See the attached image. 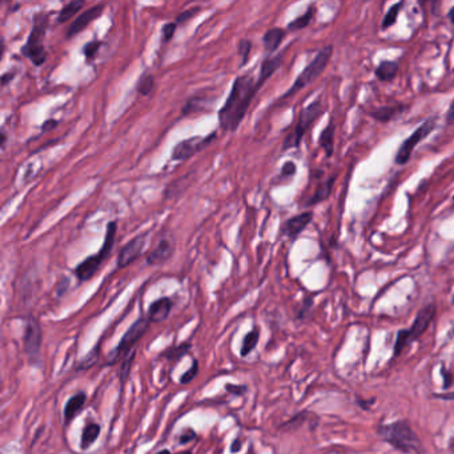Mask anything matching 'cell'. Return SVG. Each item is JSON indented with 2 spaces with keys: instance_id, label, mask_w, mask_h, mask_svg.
Here are the masks:
<instances>
[{
  "instance_id": "6da1fadb",
  "label": "cell",
  "mask_w": 454,
  "mask_h": 454,
  "mask_svg": "<svg viewBox=\"0 0 454 454\" xmlns=\"http://www.w3.org/2000/svg\"><path fill=\"white\" fill-rule=\"evenodd\" d=\"M262 85L252 75L237 76L230 88L224 107L219 111L220 128L226 132H235L242 124L252 100Z\"/></svg>"
},
{
  "instance_id": "7a4b0ae2",
  "label": "cell",
  "mask_w": 454,
  "mask_h": 454,
  "mask_svg": "<svg viewBox=\"0 0 454 454\" xmlns=\"http://www.w3.org/2000/svg\"><path fill=\"white\" fill-rule=\"evenodd\" d=\"M377 433L384 441L403 453H422L421 439L406 420L381 425L378 426Z\"/></svg>"
},
{
  "instance_id": "3957f363",
  "label": "cell",
  "mask_w": 454,
  "mask_h": 454,
  "mask_svg": "<svg viewBox=\"0 0 454 454\" xmlns=\"http://www.w3.org/2000/svg\"><path fill=\"white\" fill-rule=\"evenodd\" d=\"M116 232H117V223L116 221H111L108 226H107V232H106V237H104V242H103V245L101 248L99 249L98 253L87 258L85 260H83L81 264L75 268L74 274L75 276L78 277V280L81 283H84V281H88L91 280L92 277L96 275L101 264L106 261V260L110 258L112 249H114L115 239H116Z\"/></svg>"
},
{
  "instance_id": "277c9868",
  "label": "cell",
  "mask_w": 454,
  "mask_h": 454,
  "mask_svg": "<svg viewBox=\"0 0 454 454\" xmlns=\"http://www.w3.org/2000/svg\"><path fill=\"white\" fill-rule=\"evenodd\" d=\"M47 27H49L47 14H43V12L35 14L33 31L30 33L26 44L20 49L22 55L28 58L33 65H37V67L44 65L47 60V51L43 44Z\"/></svg>"
},
{
  "instance_id": "5b68a950",
  "label": "cell",
  "mask_w": 454,
  "mask_h": 454,
  "mask_svg": "<svg viewBox=\"0 0 454 454\" xmlns=\"http://www.w3.org/2000/svg\"><path fill=\"white\" fill-rule=\"evenodd\" d=\"M332 53H333V46H326L321 49L316 55V58L301 71V74L296 78V81H293L292 87L281 96V99L292 98L293 95H296L299 91L304 90L310 83L316 81L326 68L332 58Z\"/></svg>"
},
{
  "instance_id": "8992f818",
  "label": "cell",
  "mask_w": 454,
  "mask_h": 454,
  "mask_svg": "<svg viewBox=\"0 0 454 454\" xmlns=\"http://www.w3.org/2000/svg\"><path fill=\"white\" fill-rule=\"evenodd\" d=\"M435 314H436V305L428 304L419 312L410 329H403L398 332L397 340L394 344V357L400 356L409 342H413L419 337H421L422 335L428 330L432 320L435 319Z\"/></svg>"
},
{
  "instance_id": "52a82bcc",
  "label": "cell",
  "mask_w": 454,
  "mask_h": 454,
  "mask_svg": "<svg viewBox=\"0 0 454 454\" xmlns=\"http://www.w3.org/2000/svg\"><path fill=\"white\" fill-rule=\"evenodd\" d=\"M149 324L151 323H149V320L146 317H140L133 324L131 325L130 329L124 333V336L121 337V340L117 344L116 349L110 355L108 364L112 365L115 362H117L120 360H124L126 357L130 356L132 352H135V345L146 335Z\"/></svg>"
},
{
  "instance_id": "ba28073f",
  "label": "cell",
  "mask_w": 454,
  "mask_h": 454,
  "mask_svg": "<svg viewBox=\"0 0 454 454\" xmlns=\"http://www.w3.org/2000/svg\"><path fill=\"white\" fill-rule=\"evenodd\" d=\"M323 114H324V107H323L320 99L314 100L313 103L309 104L308 107H305L300 114L299 121L296 124V128L293 131L292 135L289 137H287L283 149L287 151L289 146H300L304 135L308 132L309 128L314 124V121Z\"/></svg>"
},
{
  "instance_id": "9c48e42d",
  "label": "cell",
  "mask_w": 454,
  "mask_h": 454,
  "mask_svg": "<svg viewBox=\"0 0 454 454\" xmlns=\"http://www.w3.org/2000/svg\"><path fill=\"white\" fill-rule=\"evenodd\" d=\"M436 124H437V119L429 117L407 139H405L396 153V159H394L396 164L405 165L406 162L410 160L412 153L417 144H420L433 131L436 130Z\"/></svg>"
},
{
  "instance_id": "30bf717a",
  "label": "cell",
  "mask_w": 454,
  "mask_h": 454,
  "mask_svg": "<svg viewBox=\"0 0 454 454\" xmlns=\"http://www.w3.org/2000/svg\"><path fill=\"white\" fill-rule=\"evenodd\" d=\"M23 345L30 364L33 367H40L42 365V329L39 323L33 317H30L26 324Z\"/></svg>"
},
{
  "instance_id": "8fae6325",
  "label": "cell",
  "mask_w": 454,
  "mask_h": 454,
  "mask_svg": "<svg viewBox=\"0 0 454 454\" xmlns=\"http://www.w3.org/2000/svg\"><path fill=\"white\" fill-rule=\"evenodd\" d=\"M215 137H216V132H213L205 137H191V139H185V140L180 142L172 151V160L174 162L188 160L190 158L195 156L196 153H199L200 151H203L204 148L210 146L215 140Z\"/></svg>"
},
{
  "instance_id": "7c38bea8",
  "label": "cell",
  "mask_w": 454,
  "mask_h": 454,
  "mask_svg": "<svg viewBox=\"0 0 454 454\" xmlns=\"http://www.w3.org/2000/svg\"><path fill=\"white\" fill-rule=\"evenodd\" d=\"M146 243V233L137 235L133 237L128 243L126 244L117 256V267L119 268H126L131 265L135 260L139 259V256L143 253L144 246Z\"/></svg>"
},
{
  "instance_id": "4fadbf2b",
  "label": "cell",
  "mask_w": 454,
  "mask_h": 454,
  "mask_svg": "<svg viewBox=\"0 0 454 454\" xmlns=\"http://www.w3.org/2000/svg\"><path fill=\"white\" fill-rule=\"evenodd\" d=\"M103 11H104V4H96V6H92L91 8H88L87 11H84L83 14H81L79 17H76V19L71 23V26H69V28H68V31H67V39H71V37L79 35V33H81L84 28H87V27H88V26L95 20V19L101 17Z\"/></svg>"
},
{
  "instance_id": "5bb4252c",
  "label": "cell",
  "mask_w": 454,
  "mask_h": 454,
  "mask_svg": "<svg viewBox=\"0 0 454 454\" xmlns=\"http://www.w3.org/2000/svg\"><path fill=\"white\" fill-rule=\"evenodd\" d=\"M313 220V212H303L297 216L288 219L281 228V233L288 239L294 240L305 228L308 227L310 221Z\"/></svg>"
},
{
  "instance_id": "9a60e30c",
  "label": "cell",
  "mask_w": 454,
  "mask_h": 454,
  "mask_svg": "<svg viewBox=\"0 0 454 454\" xmlns=\"http://www.w3.org/2000/svg\"><path fill=\"white\" fill-rule=\"evenodd\" d=\"M175 242L171 237H162L156 248L148 255L146 262L149 265H160L171 259L175 253Z\"/></svg>"
},
{
  "instance_id": "2e32d148",
  "label": "cell",
  "mask_w": 454,
  "mask_h": 454,
  "mask_svg": "<svg viewBox=\"0 0 454 454\" xmlns=\"http://www.w3.org/2000/svg\"><path fill=\"white\" fill-rule=\"evenodd\" d=\"M172 300L169 297H162L155 300L149 308H148V313H146V319L149 320V323H162L164 320L168 319L171 310H172Z\"/></svg>"
},
{
  "instance_id": "e0dca14e",
  "label": "cell",
  "mask_w": 454,
  "mask_h": 454,
  "mask_svg": "<svg viewBox=\"0 0 454 454\" xmlns=\"http://www.w3.org/2000/svg\"><path fill=\"white\" fill-rule=\"evenodd\" d=\"M87 401V394L84 392H78L69 400L65 403V421L67 425L72 421L85 405Z\"/></svg>"
},
{
  "instance_id": "ac0fdd59",
  "label": "cell",
  "mask_w": 454,
  "mask_h": 454,
  "mask_svg": "<svg viewBox=\"0 0 454 454\" xmlns=\"http://www.w3.org/2000/svg\"><path fill=\"white\" fill-rule=\"evenodd\" d=\"M283 53H278L276 56H269L262 63H261V68H260V75L258 78L260 84L262 85L265 81H268L277 69L280 68V65L283 63Z\"/></svg>"
},
{
  "instance_id": "d6986e66",
  "label": "cell",
  "mask_w": 454,
  "mask_h": 454,
  "mask_svg": "<svg viewBox=\"0 0 454 454\" xmlns=\"http://www.w3.org/2000/svg\"><path fill=\"white\" fill-rule=\"evenodd\" d=\"M287 36V31L283 28H272L269 31H267L265 35L262 36V43H264V49L268 53H274L276 52L278 47L281 46L283 40Z\"/></svg>"
},
{
  "instance_id": "ffe728a7",
  "label": "cell",
  "mask_w": 454,
  "mask_h": 454,
  "mask_svg": "<svg viewBox=\"0 0 454 454\" xmlns=\"http://www.w3.org/2000/svg\"><path fill=\"white\" fill-rule=\"evenodd\" d=\"M406 110H407V107L403 106V104L394 106V107L388 106V107H381V108H378L376 111H372V112H369V115L373 117L374 120H377V121L388 123L390 120L396 119L397 116L404 114Z\"/></svg>"
},
{
  "instance_id": "44dd1931",
  "label": "cell",
  "mask_w": 454,
  "mask_h": 454,
  "mask_svg": "<svg viewBox=\"0 0 454 454\" xmlns=\"http://www.w3.org/2000/svg\"><path fill=\"white\" fill-rule=\"evenodd\" d=\"M335 133H336V126L330 119V121L328 123L326 128L321 132L319 139V144L324 149L326 158H330L335 152Z\"/></svg>"
},
{
  "instance_id": "7402d4cb",
  "label": "cell",
  "mask_w": 454,
  "mask_h": 454,
  "mask_svg": "<svg viewBox=\"0 0 454 454\" xmlns=\"http://www.w3.org/2000/svg\"><path fill=\"white\" fill-rule=\"evenodd\" d=\"M336 178H337L336 175H332L326 181L319 184V187L316 188L314 194L309 199L307 205H316V204H319V203L326 200L330 196V194H332V190H333Z\"/></svg>"
},
{
  "instance_id": "603a6c76",
  "label": "cell",
  "mask_w": 454,
  "mask_h": 454,
  "mask_svg": "<svg viewBox=\"0 0 454 454\" xmlns=\"http://www.w3.org/2000/svg\"><path fill=\"white\" fill-rule=\"evenodd\" d=\"M101 432L100 425L96 422H90L84 426L83 433H81V451H87L90 449L98 439Z\"/></svg>"
},
{
  "instance_id": "cb8c5ba5",
  "label": "cell",
  "mask_w": 454,
  "mask_h": 454,
  "mask_svg": "<svg viewBox=\"0 0 454 454\" xmlns=\"http://www.w3.org/2000/svg\"><path fill=\"white\" fill-rule=\"evenodd\" d=\"M398 69H400V65L397 62L384 60L376 68L374 75L380 81H392L397 76Z\"/></svg>"
},
{
  "instance_id": "d4e9b609",
  "label": "cell",
  "mask_w": 454,
  "mask_h": 454,
  "mask_svg": "<svg viewBox=\"0 0 454 454\" xmlns=\"http://www.w3.org/2000/svg\"><path fill=\"white\" fill-rule=\"evenodd\" d=\"M314 15H316V7L314 6H309L307 12L303 14L301 17H296L293 22H291L288 24V28L287 30L291 31V33H296V31H300V30L308 27L309 23L312 22V19H313Z\"/></svg>"
},
{
  "instance_id": "484cf974",
  "label": "cell",
  "mask_w": 454,
  "mask_h": 454,
  "mask_svg": "<svg viewBox=\"0 0 454 454\" xmlns=\"http://www.w3.org/2000/svg\"><path fill=\"white\" fill-rule=\"evenodd\" d=\"M84 6V1L83 0H75V1H71L68 4H65V7L59 11V15H58V23L62 24V23H65L68 22L69 19L75 17L81 8Z\"/></svg>"
},
{
  "instance_id": "4316f807",
  "label": "cell",
  "mask_w": 454,
  "mask_h": 454,
  "mask_svg": "<svg viewBox=\"0 0 454 454\" xmlns=\"http://www.w3.org/2000/svg\"><path fill=\"white\" fill-rule=\"evenodd\" d=\"M260 340V330L258 328L252 329L251 332H248L244 337L243 345H242V351L240 355L242 357H246L251 352H253L258 346Z\"/></svg>"
},
{
  "instance_id": "83f0119b",
  "label": "cell",
  "mask_w": 454,
  "mask_h": 454,
  "mask_svg": "<svg viewBox=\"0 0 454 454\" xmlns=\"http://www.w3.org/2000/svg\"><path fill=\"white\" fill-rule=\"evenodd\" d=\"M191 344L190 342H184L181 345H178V346H172L169 349H167L164 353H162V357H165L167 360L172 361V362H176L180 358H183V356H185L190 349H191Z\"/></svg>"
},
{
  "instance_id": "f1b7e54d",
  "label": "cell",
  "mask_w": 454,
  "mask_h": 454,
  "mask_svg": "<svg viewBox=\"0 0 454 454\" xmlns=\"http://www.w3.org/2000/svg\"><path fill=\"white\" fill-rule=\"evenodd\" d=\"M191 176H192V174H188V175H185L184 178H178L176 181H174L172 184H169L168 188L165 190L164 197H165V199H172V197L178 196V194H181V191L185 190V188L181 187V185H183V184H184V185H190V183H191Z\"/></svg>"
},
{
  "instance_id": "f546056e",
  "label": "cell",
  "mask_w": 454,
  "mask_h": 454,
  "mask_svg": "<svg viewBox=\"0 0 454 454\" xmlns=\"http://www.w3.org/2000/svg\"><path fill=\"white\" fill-rule=\"evenodd\" d=\"M204 107H207V99L205 98H194L190 99L185 106L183 107V116H187V115L195 114V112H199V111H203Z\"/></svg>"
},
{
  "instance_id": "4dcf8cb0",
  "label": "cell",
  "mask_w": 454,
  "mask_h": 454,
  "mask_svg": "<svg viewBox=\"0 0 454 454\" xmlns=\"http://www.w3.org/2000/svg\"><path fill=\"white\" fill-rule=\"evenodd\" d=\"M155 88V78L153 75L148 74V72H144L140 79H139V83H137V91L140 95L143 96H148Z\"/></svg>"
},
{
  "instance_id": "1f68e13d",
  "label": "cell",
  "mask_w": 454,
  "mask_h": 454,
  "mask_svg": "<svg viewBox=\"0 0 454 454\" xmlns=\"http://www.w3.org/2000/svg\"><path fill=\"white\" fill-rule=\"evenodd\" d=\"M403 6H404V3L401 1V3H396V4H393L390 7L389 11L387 12V15H385L384 20H382V26H381L382 30H388L389 27L396 24L397 17H398V14H400V10L403 8Z\"/></svg>"
},
{
  "instance_id": "d6a6232c",
  "label": "cell",
  "mask_w": 454,
  "mask_h": 454,
  "mask_svg": "<svg viewBox=\"0 0 454 454\" xmlns=\"http://www.w3.org/2000/svg\"><path fill=\"white\" fill-rule=\"evenodd\" d=\"M135 360V352H132L130 356L126 357L123 360V364H121V368L119 369V378H120V384L124 385L126 381L128 380V376H130L131 367H132V362Z\"/></svg>"
},
{
  "instance_id": "836d02e7",
  "label": "cell",
  "mask_w": 454,
  "mask_h": 454,
  "mask_svg": "<svg viewBox=\"0 0 454 454\" xmlns=\"http://www.w3.org/2000/svg\"><path fill=\"white\" fill-rule=\"evenodd\" d=\"M197 374H199V362H197V360H194L192 367H191L185 373L181 376V378H180V384L187 385V384L192 382V381L195 380Z\"/></svg>"
},
{
  "instance_id": "e575fe53",
  "label": "cell",
  "mask_w": 454,
  "mask_h": 454,
  "mask_svg": "<svg viewBox=\"0 0 454 454\" xmlns=\"http://www.w3.org/2000/svg\"><path fill=\"white\" fill-rule=\"evenodd\" d=\"M100 46H101L100 42L94 40V42H90V43L83 49V53H84V56H85V59H87L88 62H91V60L96 56Z\"/></svg>"
},
{
  "instance_id": "d590c367",
  "label": "cell",
  "mask_w": 454,
  "mask_h": 454,
  "mask_svg": "<svg viewBox=\"0 0 454 454\" xmlns=\"http://www.w3.org/2000/svg\"><path fill=\"white\" fill-rule=\"evenodd\" d=\"M176 28H178V24H176V23H167V24H164V26H162V43H167V42H169V40L174 37V35H175Z\"/></svg>"
},
{
  "instance_id": "8d00e7d4",
  "label": "cell",
  "mask_w": 454,
  "mask_h": 454,
  "mask_svg": "<svg viewBox=\"0 0 454 454\" xmlns=\"http://www.w3.org/2000/svg\"><path fill=\"white\" fill-rule=\"evenodd\" d=\"M239 55L242 56V65H245L248 62L249 58V52L252 49V43L249 40H242L239 43Z\"/></svg>"
},
{
  "instance_id": "74e56055",
  "label": "cell",
  "mask_w": 454,
  "mask_h": 454,
  "mask_svg": "<svg viewBox=\"0 0 454 454\" xmlns=\"http://www.w3.org/2000/svg\"><path fill=\"white\" fill-rule=\"evenodd\" d=\"M99 351L98 349H94L92 352L88 353V356L85 357L79 365V369H88L91 368L96 361H98Z\"/></svg>"
},
{
  "instance_id": "f35d334b",
  "label": "cell",
  "mask_w": 454,
  "mask_h": 454,
  "mask_svg": "<svg viewBox=\"0 0 454 454\" xmlns=\"http://www.w3.org/2000/svg\"><path fill=\"white\" fill-rule=\"evenodd\" d=\"M196 438V432L194 430V429H191V428H187L181 435H180V437H178V444L180 445H185V444H190V442H192L194 439Z\"/></svg>"
},
{
  "instance_id": "ab89813d",
  "label": "cell",
  "mask_w": 454,
  "mask_h": 454,
  "mask_svg": "<svg viewBox=\"0 0 454 454\" xmlns=\"http://www.w3.org/2000/svg\"><path fill=\"white\" fill-rule=\"evenodd\" d=\"M199 11H200V8L196 7V8H192V10H187V11H184V12H181V14L178 15V19H176V24L178 26V24H183V23L188 22L191 17H195Z\"/></svg>"
},
{
  "instance_id": "60d3db41",
  "label": "cell",
  "mask_w": 454,
  "mask_h": 454,
  "mask_svg": "<svg viewBox=\"0 0 454 454\" xmlns=\"http://www.w3.org/2000/svg\"><path fill=\"white\" fill-rule=\"evenodd\" d=\"M226 389H227L228 393H230V394H233V396H237V397H240V396H243V394L246 393L248 388H246V385H235V384H227V385H226Z\"/></svg>"
},
{
  "instance_id": "b9f144b4",
  "label": "cell",
  "mask_w": 454,
  "mask_h": 454,
  "mask_svg": "<svg viewBox=\"0 0 454 454\" xmlns=\"http://www.w3.org/2000/svg\"><path fill=\"white\" fill-rule=\"evenodd\" d=\"M296 174V164L293 162H287L283 165L281 169V176L284 178H292Z\"/></svg>"
},
{
  "instance_id": "7bdbcfd3",
  "label": "cell",
  "mask_w": 454,
  "mask_h": 454,
  "mask_svg": "<svg viewBox=\"0 0 454 454\" xmlns=\"http://www.w3.org/2000/svg\"><path fill=\"white\" fill-rule=\"evenodd\" d=\"M441 374H442V377H444V388L448 389V388L453 384V376H452V373H451L445 367H442Z\"/></svg>"
},
{
  "instance_id": "ee69618b",
  "label": "cell",
  "mask_w": 454,
  "mask_h": 454,
  "mask_svg": "<svg viewBox=\"0 0 454 454\" xmlns=\"http://www.w3.org/2000/svg\"><path fill=\"white\" fill-rule=\"evenodd\" d=\"M242 446H243V444L240 442L239 438H236V439L233 441L232 446H230V453H239V452L242 451Z\"/></svg>"
},
{
  "instance_id": "f6af8a7d",
  "label": "cell",
  "mask_w": 454,
  "mask_h": 454,
  "mask_svg": "<svg viewBox=\"0 0 454 454\" xmlns=\"http://www.w3.org/2000/svg\"><path fill=\"white\" fill-rule=\"evenodd\" d=\"M446 121H448V123H452V121H454V99L453 101H452V104H451V107H449V111H448V114H446Z\"/></svg>"
},
{
  "instance_id": "bcb514c9",
  "label": "cell",
  "mask_w": 454,
  "mask_h": 454,
  "mask_svg": "<svg viewBox=\"0 0 454 454\" xmlns=\"http://www.w3.org/2000/svg\"><path fill=\"white\" fill-rule=\"evenodd\" d=\"M435 397H438L441 400H454L453 393H446V394H435Z\"/></svg>"
},
{
  "instance_id": "7dc6e473",
  "label": "cell",
  "mask_w": 454,
  "mask_h": 454,
  "mask_svg": "<svg viewBox=\"0 0 454 454\" xmlns=\"http://www.w3.org/2000/svg\"><path fill=\"white\" fill-rule=\"evenodd\" d=\"M14 78V74H4L3 75V78H1V84L3 85H6L7 84V81H11Z\"/></svg>"
},
{
  "instance_id": "c3c4849f",
  "label": "cell",
  "mask_w": 454,
  "mask_h": 454,
  "mask_svg": "<svg viewBox=\"0 0 454 454\" xmlns=\"http://www.w3.org/2000/svg\"><path fill=\"white\" fill-rule=\"evenodd\" d=\"M448 17H449V20L452 22L454 24V7H452L451 10H449V12H448Z\"/></svg>"
},
{
  "instance_id": "681fc988",
  "label": "cell",
  "mask_w": 454,
  "mask_h": 454,
  "mask_svg": "<svg viewBox=\"0 0 454 454\" xmlns=\"http://www.w3.org/2000/svg\"><path fill=\"white\" fill-rule=\"evenodd\" d=\"M6 142H7V135H6V132L3 131V132H1V148H4Z\"/></svg>"
},
{
  "instance_id": "f907efd6",
  "label": "cell",
  "mask_w": 454,
  "mask_h": 454,
  "mask_svg": "<svg viewBox=\"0 0 454 454\" xmlns=\"http://www.w3.org/2000/svg\"><path fill=\"white\" fill-rule=\"evenodd\" d=\"M156 454H172L171 453V451H168V449H162V451H160V452H158Z\"/></svg>"
},
{
  "instance_id": "816d5d0a",
  "label": "cell",
  "mask_w": 454,
  "mask_h": 454,
  "mask_svg": "<svg viewBox=\"0 0 454 454\" xmlns=\"http://www.w3.org/2000/svg\"><path fill=\"white\" fill-rule=\"evenodd\" d=\"M176 454H192V452L191 451H185V452H180V453Z\"/></svg>"
},
{
  "instance_id": "f5cc1de1",
  "label": "cell",
  "mask_w": 454,
  "mask_h": 454,
  "mask_svg": "<svg viewBox=\"0 0 454 454\" xmlns=\"http://www.w3.org/2000/svg\"><path fill=\"white\" fill-rule=\"evenodd\" d=\"M452 446H454V438L452 439Z\"/></svg>"
},
{
  "instance_id": "db71d44e",
  "label": "cell",
  "mask_w": 454,
  "mask_h": 454,
  "mask_svg": "<svg viewBox=\"0 0 454 454\" xmlns=\"http://www.w3.org/2000/svg\"><path fill=\"white\" fill-rule=\"evenodd\" d=\"M452 303H453L454 304V296H453V299H452Z\"/></svg>"
},
{
  "instance_id": "11a10c76",
  "label": "cell",
  "mask_w": 454,
  "mask_h": 454,
  "mask_svg": "<svg viewBox=\"0 0 454 454\" xmlns=\"http://www.w3.org/2000/svg\"><path fill=\"white\" fill-rule=\"evenodd\" d=\"M453 199H454V197H453Z\"/></svg>"
}]
</instances>
